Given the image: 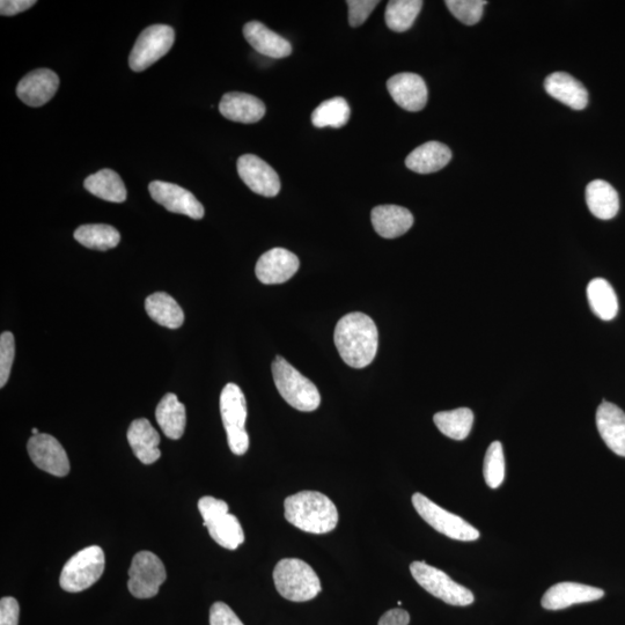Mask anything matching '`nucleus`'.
<instances>
[{"instance_id":"nucleus-2","label":"nucleus","mask_w":625,"mask_h":625,"mask_svg":"<svg viewBox=\"0 0 625 625\" xmlns=\"http://www.w3.org/2000/svg\"><path fill=\"white\" fill-rule=\"evenodd\" d=\"M284 509L286 520L306 533L327 534L338 524L335 504L318 491H301L286 498Z\"/></svg>"},{"instance_id":"nucleus-24","label":"nucleus","mask_w":625,"mask_h":625,"mask_svg":"<svg viewBox=\"0 0 625 625\" xmlns=\"http://www.w3.org/2000/svg\"><path fill=\"white\" fill-rule=\"evenodd\" d=\"M452 151L450 147L439 142H428L418 146L406 159V166L418 174L439 172L450 163Z\"/></svg>"},{"instance_id":"nucleus-16","label":"nucleus","mask_w":625,"mask_h":625,"mask_svg":"<svg viewBox=\"0 0 625 625\" xmlns=\"http://www.w3.org/2000/svg\"><path fill=\"white\" fill-rule=\"evenodd\" d=\"M58 87L60 78L54 71L38 69L20 80L17 95L29 107H42L55 97Z\"/></svg>"},{"instance_id":"nucleus-20","label":"nucleus","mask_w":625,"mask_h":625,"mask_svg":"<svg viewBox=\"0 0 625 625\" xmlns=\"http://www.w3.org/2000/svg\"><path fill=\"white\" fill-rule=\"evenodd\" d=\"M371 219L374 231L385 239L399 238L414 225L413 213L397 205H380L374 208Z\"/></svg>"},{"instance_id":"nucleus-39","label":"nucleus","mask_w":625,"mask_h":625,"mask_svg":"<svg viewBox=\"0 0 625 625\" xmlns=\"http://www.w3.org/2000/svg\"><path fill=\"white\" fill-rule=\"evenodd\" d=\"M210 625H245L224 602H216L210 609Z\"/></svg>"},{"instance_id":"nucleus-18","label":"nucleus","mask_w":625,"mask_h":625,"mask_svg":"<svg viewBox=\"0 0 625 625\" xmlns=\"http://www.w3.org/2000/svg\"><path fill=\"white\" fill-rule=\"evenodd\" d=\"M597 426L610 451L625 458V414L614 403L604 401L597 411Z\"/></svg>"},{"instance_id":"nucleus-17","label":"nucleus","mask_w":625,"mask_h":625,"mask_svg":"<svg viewBox=\"0 0 625 625\" xmlns=\"http://www.w3.org/2000/svg\"><path fill=\"white\" fill-rule=\"evenodd\" d=\"M604 590L578 583H558L544 593L541 605L547 610H561L604 598Z\"/></svg>"},{"instance_id":"nucleus-10","label":"nucleus","mask_w":625,"mask_h":625,"mask_svg":"<svg viewBox=\"0 0 625 625\" xmlns=\"http://www.w3.org/2000/svg\"><path fill=\"white\" fill-rule=\"evenodd\" d=\"M167 578L163 561L151 551H141L132 558L128 588L137 599L156 597Z\"/></svg>"},{"instance_id":"nucleus-15","label":"nucleus","mask_w":625,"mask_h":625,"mask_svg":"<svg viewBox=\"0 0 625 625\" xmlns=\"http://www.w3.org/2000/svg\"><path fill=\"white\" fill-rule=\"evenodd\" d=\"M387 88L396 104L408 112H419L428 104V87L416 73L393 76L388 80Z\"/></svg>"},{"instance_id":"nucleus-26","label":"nucleus","mask_w":625,"mask_h":625,"mask_svg":"<svg viewBox=\"0 0 625 625\" xmlns=\"http://www.w3.org/2000/svg\"><path fill=\"white\" fill-rule=\"evenodd\" d=\"M586 203L593 216L613 219L620 210V197L615 188L604 180H594L586 188Z\"/></svg>"},{"instance_id":"nucleus-12","label":"nucleus","mask_w":625,"mask_h":625,"mask_svg":"<svg viewBox=\"0 0 625 625\" xmlns=\"http://www.w3.org/2000/svg\"><path fill=\"white\" fill-rule=\"evenodd\" d=\"M238 173L245 185L255 194L275 197L281 190V180L275 169L254 154H245L238 160Z\"/></svg>"},{"instance_id":"nucleus-38","label":"nucleus","mask_w":625,"mask_h":625,"mask_svg":"<svg viewBox=\"0 0 625 625\" xmlns=\"http://www.w3.org/2000/svg\"><path fill=\"white\" fill-rule=\"evenodd\" d=\"M349 24L351 27H360L369 19L380 2L378 0H349Z\"/></svg>"},{"instance_id":"nucleus-21","label":"nucleus","mask_w":625,"mask_h":625,"mask_svg":"<svg viewBox=\"0 0 625 625\" xmlns=\"http://www.w3.org/2000/svg\"><path fill=\"white\" fill-rule=\"evenodd\" d=\"M244 36L250 46L264 56L279 60L292 54L291 43L281 35L270 31L262 22H248L244 27Z\"/></svg>"},{"instance_id":"nucleus-43","label":"nucleus","mask_w":625,"mask_h":625,"mask_svg":"<svg viewBox=\"0 0 625 625\" xmlns=\"http://www.w3.org/2000/svg\"><path fill=\"white\" fill-rule=\"evenodd\" d=\"M32 433H33V436H38V435H40L39 430H38V429H36V428H34V429L32 430Z\"/></svg>"},{"instance_id":"nucleus-42","label":"nucleus","mask_w":625,"mask_h":625,"mask_svg":"<svg viewBox=\"0 0 625 625\" xmlns=\"http://www.w3.org/2000/svg\"><path fill=\"white\" fill-rule=\"evenodd\" d=\"M410 615L407 610L396 608L381 616L378 625H409Z\"/></svg>"},{"instance_id":"nucleus-8","label":"nucleus","mask_w":625,"mask_h":625,"mask_svg":"<svg viewBox=\"0 0 625 625\" xmlns=\"http://www.w3.org/2000/svg\"><path fill=\"white\" fill-rule=\"evenodd\" d=\"M413 505L424 521L453 540L470 542L480 539V532L457 514L446 511L423 494L413 496Z\"/></svg>"},{"instance_id":"nucleus-13","label":"nucleus","mask_w":625,"mask_h":625,"mask_svg":"<svg viewBox=\"0 0 625 625\" xmlns=\"http://www.w3.org/2000/svg\"><path fill=\"white\" fill-rule=\"evenodd\" d=\"M149 189L153 200L169 212L180 213L196 220L204 217L203 205L189 190L163 181L151 182Z\"/></svg>"},{"instance_id":"nucleus-35","label":"nucleus","mask_w":625,"mask_h":625,"mask_svg":"<svg viewBox=\"0 0 625 625\" xmlns=\"http://www.w3.org/2000/svg\"><path fill=\"white\" fill-rule=\"evenodd\" d=\"M483 475L491 489H497L505 479V458L502 443L494 441L485 454Z\"/></svg>"},{"instance_id":"nucleus-9","label":"nucleus","mask_w":625,"mask_h":625,"mask_svg":"<svg viewBox=\"0 0 625 625\" xmlns=\"http://www.w3.org/2000/svg\"><path fill=\"white\" fill-rule=\"evenodd\" d=\"M175 32L171 26L153 25L139 35L132 48L129 65L132 71L142 72L163 58L172 49Z\"/></svg>"},{"instance_id":"nucleus-5","label":"nucleus","mask_w":625,"mask_h":625,"mask_svg":"<svg viewBox=\"0 0 625 625\" xmlns=\"http://www.w3.org/2000/svg\"><path fill=\"white\" fill-rule=\"evenodd\" d=\"M105 553L99 546L78 551L64 565L60 585L65 592L79 593L87 590L101 578L105 571Z\"/></svg>"},{"instance_id":"nucleus-29","label":"nucleus","mask_w":625,"mask_h":625,"mask_svg":"<svg viewBox=\"0 0 625 625\" xmlns=\"http://www.w3.org/2000/svg\"><path fill=\"white\" fill-rule=\"evenodd\" d=\"M588 303L599 319L610 321L619 313V300L613 286L604 278H595L587 286Z\"/></svg>"},{"instance_id":"nucleus-32","label":"nucleus","mask_w":625,"mask_h":625,"mask_svg":"<svg viewBox=\"0 0 625 625\" xmlns=\"http://www.w3.org/2000/svg\"><path fill=\"white\" fill-rule=\"evenodd\" d=\"M75 239L86 248L105 252L120 244L121 235L113 226L93 224L78 227Z\"/></svg>"},{"instance_id":"nucleus-28","label":"nucleus","mask_w":625,"mask_h":625,"mask_svg":"<svg viewBox=\"0 0 625 625\" xmlns=\"http://www.w3.org/2000/svg\"><path fill=\"white\" fill-rule=\"evenodd\" d=\"M86 190L101 200L113 203H123L127 200V189H125L121 176L112 169H101L85 180Z\"/></svg>"},{"instance_id":"nucleus-11","label":"nucleus","mask_w":625,"mask_h":625,"mask_svg":"<svg viewBox=\"0 0 625 625\" xmlns=\"http://www.w3.org/2000/svg\"><path fill=\"white\" fill-rule=\"evenodd\" d=\"M27 451L34 465L48 474L64 477L70 473V461L55 437L40 433L28 440Z\"/></svg>"},{"instance_id":"nucleus-33","label":"nucleus","mask_w":625,"mask_h":625,"mask_svg":"<svg viewBox=\"0 0 625 625\" xmlns=\"http://www.w3.org/2000/svg\"><path fill=\"white\" fill-rule=\"evenodd\" d=\"M424 3L422 0H392L387 5L385 20L393 32L403 33L413 27Z\"/></svg>"},{"instance_id":"nucleus-7","label":"nucleus","mask_w":625,"mask_h":625,"mask_svg":"<svg viewBox=\"0 0 625 625\" xmlns=\"http://www.w3.org/2000/svg\"><path fill=\"white\" fill-rule=\"evenodd\" d=\"M410 572L426 592L448 605L466 607L472 605L475 600L472 591L455 583L444 571L433 568L425 562L411 563Z\"/></svg>"},{"instance_id":"nucleus-19","label":"nucleus","mask_w":625,"mask_h":625,"mask_svg":"<svg viewBox=\"0 0 625 625\" xmlns=\"http://www.w3.org/2000/svg\"><path fill=\"white\" fill-rule=\"evenodd\" d=\"M219 112L227 120L253 124L263 119L267 108L254 95L232 92L225 94L222 101H220Z\"/></svg>"},{"instance_id":"nucleus-27","label":"nucleus","mask_w":625,"mask_h":625,"mask_svg":"<svg viewBox=\"0 0 625 625\" xmlns=\"http://www.w3.org/2000/svg\"><path fill=\"white\" fill-rule=\"evenodd\" d=\"M145 310L158 325L178 329L185 322V314L176 300L165 292H157L146 298Z\"/></svg>"},{"instance_id":"nucleus-23","label":"nucleus","mask_w":625,"mask_h":625,"mask_svg":"<svg viewBox=\"0 0 625 625\" xmlns=\"http://www.w3.org/2000/svg\"><path fill=\"white\" fill-rule=\"evenodd\" d=\"M544 88L550 97L572 109L583 110L588 104V92L585 86L569 73H553L547 77Z\"/></svg>"},{"instance_id":"nucleus-3","label":"nucleus","mask_w":625,"mask_h":625,"mask_svg":"<svg viewBox=\"0 0 625 625\" xmlns=\"http://www.w3.org/2000/svg\"><path fill=\"white\" fill-rule=\"evenodd\" d=\"M274 582L278 593L293 602L313 600L322 590L318 575L310 565L298 558L279 561L274 570Z\"/></svg>"},{"instance_id":"nucleus-14","label":"nucleus","mask_w":625,"mask_h":625,"mask_svg":"<svg viewBox=\"0 0 625 625\" xmlns=\"http://www.w3.org/2000/svg\"><path fill=\"white\" fill-rule=\"evenodd\" d=\"M300 262L288 249L274 248L264 253L256 263V276L266 285L283 284L297 274Z\"/></svg>"},{"instance_id":"nucleus-40","label":"nucleus","mask_w":625,"mask_h":625,"mask_svg":"<svg viewBox=\"0 0 625 625\" xmlns=\"http://www.w3.org/2000/svg\"><path fill=\"white\" fill-rule=\"evenodd\" d=\"M20 607L18 601L11 597L0 601V625H18Z\"/></svg>"},{"instance_id":"nucleus-30","label":"nucleus","mask_w":625,"mask_h":625,"mask_svg":"<svg viewBox=\"0 0 625 625\" xmlns=\"http://www.w3.org/2000/svg\"><path fill=\"white\" fill-rule=\"evenodd\" d=\"M203 525L208 528L211 538L223 548L235 550L245 541L244 529L233 514H220L208 522H203Z\"/></svg>"},{"instance_id":"nucleus-25","label":"nucleus","mask_w":625,"mask_h":625,"mask_svg":"<svg viewBox=\"0 0 625 625\" xmlns=\"http://www.w3.org/2000/svg\"><path fill=\"white\" fill-rule=\"evenodd\" d=\"M156 418L164 435L173 440L182 438L186 430L187 414L185 404L173 393L166 394L158 404Z\"/></svg>"},{"instance_id":"nucleus-36","label":"nucleus","mask_w":625,"mask_h":625,"mask_svg":"<svg viewBox=\"0 0 625 625\" xmlns=\"http://www.w3.org/2000/svg\"><path fill=\"white\" fill-rule=\"evenodd\" d=\"M447 9L467 26L476 25L483 17L485 0H446Z\"/></svg>"},{"instance_id":"nucleus-22","label":"nucleus","mask_w":625,"mask_h":625,"mask_svg":"<svg viewBox=\"0 0 625 625\" xmlns=\"http://www.w3.org/2000/svg\"><path fill=\"white\" fill-rule=\"evenodd\" d=\"M127 437L132 452L144 465H152L160 459V436L149 419L139 418L132 422Z\"/></svg>"},{"instance_id":"nucleus-4","label":"nucleus","mask_w":625,"mask_h":625,"mask_svg":"<svg viewBox=\"0 0 625 625\" xmlns=\"http://www.w3.org/2000/svg\"><path fill=\"white\" fill-rule=\"evenodd\" d=\"M272 375L279 394L292 408L311 413L320 407L319 389L310 379L294 369L288 360L278 356L272 363Z\"/></svg>"},{"instance_id":"nucleus-1","label":"nucleus","mask_w":625,"mask_h":625,"mask_svg":"<svg viewBox=\"0 0 625 625\" xmlns=\"http://www.w3.org/2000/svg\"><path fill=\"white\" fill-rule=\"evenodd\" d=\"M335 344L344 363L364 369L377 356L378 328L369 315L355 312L343 316L335 328Z\"/></svg>"},{"instance_id":"nucleus-37","label":"nucleus","mask_w":625,"mask_h":625,"mask_svg":"<svg viewBox=\"0 0 625 625\" xmlns=\"http://www.w3.org/2000/svg\"><path fill=\"white\" fill-rule=\"evenodd\" d=\"M16 356V342L10 332L0 336V388H4L9 381L12 365Z\"/></svg>"},{"instance_id":"nucleus-31","label":"nucleus","mask_w":625,"mask_h":625,"mask_svg":"<svg viewBox=\"0 0 625 625\" xmlns=\"http://www.w3.org/2000/svg\"><path fill=\"white\" fill-rule=\"evenodd\" d=\"M437 428L444 436L454 440H465L473 429L474 413L468 408L441 411L433 417Z\"/></svg>"},{"instance_id":"nucleus-6","label":"nucleus","mask_w":625,"mask_h":625,"mask_svg":"<svg viewBox=\"0 0 625 625\" xmlns=\"http://www.w3.org/2000/svg\"><path fill=\"white\" fill-rule=\"evenodd\" d=\"M220 414L232 453L244 455L249 448L246 431L247 402L244 392L235 384H227L220 395Z\"/></svg>"},{"instance_id":"nucleus-41","label":"nucleus","mask_w":625,"mask_h":625,"mask_svg":"<svg viewBox=\"0 0 625 625\" xmlns=\"http://www.w3.org/2000/svg\"><path fill=\"white\" fill-rule=\"evenodd\" d=\"M35 4L34 0H2L0 13L6 17L17 16V14L31 9Z\"/></svg>"},{"instance_id":"nucleus-34","label":"nucleus","mask_w":625,"mask_h":625,"mask_svg":"<svg viewBox=\"0 0 625 625\" xmlns=\"http://www.w3.org/2000/svg\"><path fill=\"white\" fill-rule=\"evenodd\" d=\"M351 110L348 101L337 97L316 108L312 114V123L316 128H342L350 120Z\"/></svg>"}]
</instances>
